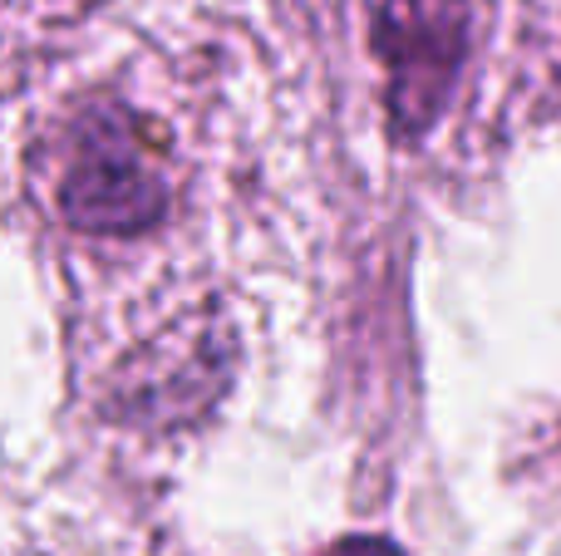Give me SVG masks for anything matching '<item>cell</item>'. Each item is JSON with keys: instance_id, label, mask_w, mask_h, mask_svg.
I'll list each match as a JSON object with an SVG mask.
<instances>
[{"instance_id": "1", "label": "cell", "mask_w": 561, "mask_h": 556, "mask_svg": "<svg viewBox=\"0 0 561 556\" xmlns=\"http://www.w3.org/2000/svg\"><path fill=\"white\" fill-rule=\"evenodd\" d=\"M173 138L128 99H84L49 138L55 212L79 236H148L173 207Z\"/></svg>"}, {"instance_id": "2", "label": "cell", "mask_w": 561, "mask_h": 556, "mask_svg": "<svg viewBox=\"0 0 561 556\" xmlns=\"http://www.w3.org/2000/svg\"><path fill=\"white\" fill-rule=\"evenodd\" d=\"M369 45L385 69L394 134H428L463 65L468 0H369Z\"/></svg>"}, {"instance_id": "3", "label": "cell", "mask_w": 561, "mask_h": 556, "mask_svg": "<svg viewBox=\"0 0 561 556\" xmlns=\"http://www.w3.org/2000/svg\"><path fill=\"white\" fill-rule=\"evenodd\" d=\"M84 0H0V94L25 84L75 30Z\"/></svg>"}, {"instance_id": "4", "label": "cell", "mask_w": 561, "mask_h": 556, "mask_svg": "<svg viewBox=\"0 0 561 556\" xmlns=\"http://www.w3.org/2000/svg\"><path fill=\"white\" fill-rule=\"evenodd\" d=\"M316 556H404V552L385 537H345V542H330V547Z\"/></svg>"}]
</instances>
